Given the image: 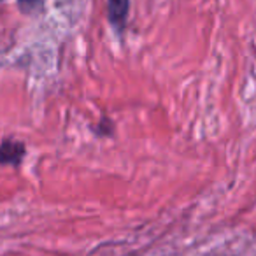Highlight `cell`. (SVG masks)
<instances>
[{"instance_id": "cell-1", "label": "cell", "mask_w": 256, "mask_h": 256, "mask_svg": "<svg viewBox=\"0 0 256 256\" xmlns=\"http://www.w3.org/2000/svg\"><path fill=\"white\" fill-rule=\"evenodd\" d=\"M25 156V144L18 140H4L0 144V165H20Z\"/></svg>"}, {"instance_id": "cell-3", "label": "cell", "mask_w": 256, "mask_h": 256, "mask_svg": "<svg viewBox=\"0 0 256 256\" xmlns=\"http://www.w3.org/2000/svg\"><path fill=\"white\" fill-rule=\"evenodd\" d=\"M46 0H18L20 4V9H22L23 12H32L36 11V9H39L40 6L44 4Z\"/></svg>"}, {"instance_id": "cell-2", "label": "cell", "mask_w": 256, "mask_h": 256, "mask_svg": "<svg viewBox=\"0 0 256 256\" xmlns=\"http://www.w3.org/2000/svg\"><path fill=\"white\" fill-rule=\"evenodd\" d=\"M128 4L130 0H109V20L118 30L123 28V25L126 23Z\"/></svg>"}]
</instances>
